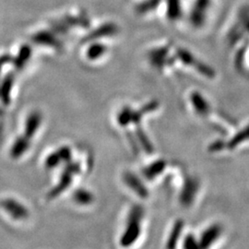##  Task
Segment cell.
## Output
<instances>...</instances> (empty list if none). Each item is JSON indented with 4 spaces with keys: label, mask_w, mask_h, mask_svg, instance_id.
<instances>
[{
    "label": "cell",
    "mask_w": 249,
    "mask_h": 249,
    "mask_svg": "<svg viewBox=\"0 0 249 249\" xmlns=\"http://www.w3.org/2000/svg\"><path fill=\"white\" fill-rule=\"evenodd\" d=\"M199 189V182L195 178L189 177L186 178L184 182V186L180 193V202L185 207H189L194 202L196 198L197 191Z\"/></svg>",
    "instance_id": "cell-3"
},
{
    "label": "cell",
    "mask_w": 249,
    "mask_h": 249,
    "mask_svg": "<svg viewBox=\"0 0 249 249\" xmlns=\"http://www.w3.org/2000/svg\"><path fill=\"white\" fill-rule=\"evenodd\" d=\"M183 227H184V222L181 220H178V222L175 223L173 230L171 231V234H170L166 248L174 249L177 247V243L180 237L181 232L183 231Z\"/></svg>",
    "instance_id": "cell-13"
},
{
    "label": "cell",
    "mask_w": 249,
    "mask_h": 249,
    "mask_svg": "<svg viewBox=\"0 0 249 249\" xmlns=\"http://www.w3.org/2000/svg\"><path fill=\"white\" fill-rule=\"evenodd\" d=\"M42 122V116L39 112H33L27 117L25 124V136L29 139L33 138L38 130Z\"/></svg>",
    "instance_id": "cell-9"
},
{
    "label": "cell",
    "mask_w": 249,
    "mask_h": 249,
    "mask_svg": "<svg viewBox=\"0 0 249 249\" xmlns=\"http://www.w3.org/2000/svg\"><path fill=\"white\" fill-rule=\"evenodd\" d=\"M133 111L129 107H124L118 115V123L121 126H126L131 122Z\"/></svg>",
    "instance_id": "cell-15"
},
{
    "label": "cell",
    "mask_w": 249,
    "mask_h": 249,
    "mask_svg": "<svg viewBox=\"0 0 249 249\" xmlns=\"http://www.w3.org/2000/svg\"><path fill=\"white\" fill-rule=\"evenodd\" d=\"M12 84H13V80H12V78H10V77H9L7 80H5L4 83L2 84V87H1V95L3 96L4 101H6L5 103H9V93H10V90H11Z\"/></svg>",
    "instance_id": "cell-18"
},
{
    "label": "cell",
    "mask_w": 249,
    "mask_h": 249,
    "mask_svg": "<svg viewBox=\"0 0 249 249\" xmlns=\"http://www.w3.org/2000/svg\"><path fill=\"white\" fill-rule=\"evenodd\" d=\"M249 141V124L244 127L238 133L235 134L228 142L225 143V149L233 150L241 143Z\"/></svg>",
    "instance_id": "cell-12"
},
{
    "label": "cell",
    "mask_w": 249,
    "mask_h": 249,
    "mask_svg": "<svg viewBox=\"0 0 249 249\" xmlns=\"http://www.w3.org/2000/svg\"><path fill=\"white\" fill-rule=\"evenodd\" d=\"M137 135H138V138H139V141L142 144L144 150L148 151V152H152L153 151V147L151 145V142L148 140V137L146 136V134L143 132L142 128H138V131H137Z\"/></svg>",
    "instance_id": "cell-16"
},
{
    "label": "cell",
    "mask_w": 249,
    "mask_h": 249,
    "mask_svg": "<svg viewBox=\"0 0 249 249\" xmlns=\"http://www.w3.org/2000/svg\"><path fill=\"white\" fill-rule=\"evenodd\" d=\"M143 210L141 207H134L129 214L127 226L120 243L123 247H128L135 243L141 234V221L142 219Z\"/></svg>",
    "instance_id": "cell-1"
},
{
    "label": "cell",
    "mask_w": 249,
    "mask_h": 249,
    "mask_svg": "<svg viewBox=\"0 0 249 249\" xmlns=\"http://www.w3.org/2000/svg\"><path fill=\"white\" fill-rule=\"evenodd\" d=\"M29 147H30V139L28 137L24 136L21 138H18L11 148L10 154L13 158L17 159L26 152Z\"/></svg>",
    "instance_id": "cell-11"
},
{
    "label": "cell",
    "mask_w": 249,
    "mask_h": 249,
    "mask_svg": "<svg viewBox=\"0 0 249 249\" xmlns=\"http://www.w3.org/2000/svg\"><path fill=\"white\" fill-rule=\"evenodd\" d=\"M184 249H196L199 248V242L196 240L192 233H189L184 239Z\"/></svg>",
    "instance_id": "cell-19"
},
{
    "label": "cell",
    "mask_w": 249,
    "mask_h": 249,
    "mask_svg": "<svg viewBox=\"0 0 249 249\" xmlns=\"http://www.w3.org/2000/svg\"><path fill=\"white\" fill-rule=\"evenodd\" d=\"M79 171H80V166L77 163L70 162L62 174V177H61L58 186H56L53 188L52 192L49 194V196L53 197L56 195L61 194L64 190H66L68 187L71 186L73 176L78 174Z\"/></svg>",
    "instance_id": "cell-4"
},
{
    "label": "cell",
    "mask_w": 249,
    "mask_h": 249,
    "mask_svg": "<svg viewBox=\"0 0 249 249\" xmlns=\"http://www.w3.org/2000/svg\"><path fill=\"white\" fill-rule=\"evenodd\" d=\"M165 167H166V162L164 160H156L143 170V175L147 179L152 180L161 174L165 169Z\"/></svg>",
    "instance_id": "cell-10"
},
{
    "label": "cell",
    "mask_w": 249,
    "mask_h": 249,
    "mask_svg": "<svg viewBox=\"0 0 249 249\" xmlns=\"http://www.w3.org/2000/svg\"><path fill=\"white\" fill-rule=\"evenodd\" d=\"M191 105L194 108V111L199 116H208L211 112V106L208 101L202 96V94L198 91H194L190 95Z\"/></svg>",
    "instance_id": "cell-7"
},
{
    "label": "cell",
    "mask_w": 249,
    "mask_h": 249,
    "mask_svg": "<svg viewBox=\"0 0 249 249\" xmlns=\"http://www.w3.org/2000/svg\"><path fill=\"white\" fill-rule=\"evenodd\" d=\"M178 57L185 65L194 68L196 71H198V73H200L205 77H207V78H214L215 77V71L211 67L207 66L205 63L198 60L193 53L188 52L186 49L179 48L178 50Z\"/></svg>",
    "instance_id": "cell-2"
},
{
    "label": "cell",
    "mask_w": 249,
    "mask_h": 249,
    "mask_svg": "<svg viewBox=\"0 0 249 249\" xmlns=\"http://www.w3.org/2000/svg\"><path fill=\"white\" fill-rule=\"evenodd\" d=\"M74 200L79 204H89L93 200V196L85 189H77L74 193Z\"/></svg>",
    "instance_id": "cell-14"
},
{
    "label": "cell",
    "mask_w": 249,
    "mask_h": 249,
    "mask_svg": "<svg viewBox=\"0 0 249 249\" xmlns=\"http://www.w3.org/2000/svg\"><path fill=\"white\" fill-rule=\"evenodd\" d=\"M0 206L15 220H22L28 217L26 208L14 199H4L0 202Z\"/></svg>",
    "instance_id": "cell-5"
},
{
    "label": "cell",
    "mask_w": 249,
    "mask_h": 249,
    "mask_svg": "<svg viewBox=\"0 0 249 249\" xmlns=\"http://www.w3.org/2000/svg\"><path fill=\"white\" fill-rule=\"evenodd\" d=\"M104 47L102 46H99V47H96V46H93L90 50H89V58H91V59H95V58H97L100 54H102V53H104Z\"/></svg>",
    "instance_id": "cell-21"
},
{
    "label": "cell",
    "mask_w": 249,
    "mask_h": 249,
    "mask_svg": "<svg viewBox=\"0 0 249 249\" xmlns=\"http://www.w3.org/2000/svg\"><path fill=\"white\" fill-rule=\"evenodd\" d=\"M222 233V226L219 224H213L207 228L199 238V248H209L217 240Z\"/></svg>",
    "instance_id": "cell-6"
},
{
    "label": "cell",
    "mask_w": 249,
    "mask_h": 249,
    "mask_svg": "<svg viewBox=\"0 0 249 249\" xmlns=\"http://www.w3.org/2000/svg\"><path fill=\"white\" fill-rule=\"evenodd\" d=\"M124 180L125 185L133 189L134 192L137 193L139 196L142 197L148 196V190L141 181L140 178H137L136 175L130 172H126L124 175Z\"/></svg>",
    "instance_id": "cell-8"
},
{
    "label": "cell",
    "mask_w": 249,
    "mask_h": 249,
    "mask_svg": "<svg viewBox=\"0 0 249 249\" xmlns=\"http://www.w3.org/2000/svg\"><path fill=\"white\" fill-rule=\"evenodd\" d=\"M57 152H58V154H59V156H60L62 161H68V162L71 161V149H70L69 147H63V148H60V149L57 151Z\"/></svg>",
    "instance_id": "cell-20"
},
{
    "label": "cell",
    "mask_w": 249,
    "mask_h": 249,
    "mask_svg": "<svg viewBox=\"0 0 249 249\" xmlns=\"http://www.w3.org/2000/svg\"><path fill=\"white\" fill-rule=\"evenodd\" d=\"M62 161L58 152H53L51 155H49L46 160H45V166L48 168V169H53L55 166H57L60 162Z\"/></svg>",
    "instance_id": "cell-17"
}]
</instances>
